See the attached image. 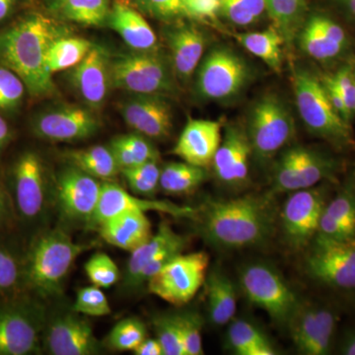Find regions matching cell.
I'll list each match as a JSON object with an SVG mask.
<instances>
[{"mask_svg": "<svg viewBox=\"0 0 355 355\" xmlns=\"http://www.w3.org/2000/svg\"><path fill=\"white\" fill-rule=\"evenodd\" d=\"M18 0H0V21H3L13 12Z\"/></svg>", "mask_w": 355, "mask_h": 355, "instance_id": "obj_57", "label": "cell"}, {"mask_svg": "<svg viewBox=\"0 0 355 355\" xmlns=\"http://www.w3.org/2000/svg\"><path fill=\"white\" fill-rule=\"evenodd\" d=\"M72 311L90 317H103L111 314L108 299L100 287L85 286L77 291Z\"/></svg>", "mask_w": 355, "mask_h": 355, "instance_id": "obj_43", "label": "cell"}, {"mask_svg": "<svg viewBox=\"0 0 355 355\" xmlns=\"http://www.w3.org/2000/svg\"><path fill=\"white\" fill-rule=\"evenodd\" d=\"M107 24L133 51L158 50L157 37L153 28L141 12L125 0H114Z\"/></svg>", "mask_w": 355, "mask_h": 355, "instance_id": "obj_26", "label": "cell"}, {"mask_svg": "<svg viewBox=\"0 0 355 355\" xmlns=\"http://www.w3.org/2000/svg\"><path fill=\"white\" fill-rule=\"evenodd\" d=\"M111 0H62L55 10L65 19L85 26L107 24Z\"/></svg>", "mask_w": 355, "mask_h": 355, "instance_id": "obj_37", "label": "cell"}, {"mask_svg": "<svg viewBox=\"0 0 355 355\" xmlns=\"http://www.w3.org/2000/svg\"><path fill=\"white\" fill-rule=\"evenodd\" d=\"M184 16L214 19L220 12V0H184Z\"/></svg>", "mask_w": 355, "mask_h": 355, "instance_id": "obj_50", "label": "cell"}, {"mask_svg": "<svg viewBox=\"0 0 355 355\" xmlns=\"http://www.w3.org/2000/svg\"><path fill=\"white\" fill-rule=\"evenodd\" d=\"M251 77L249 65L237 53L218 46L200 62L196 89L203 100L225 101L242 92Z\"/></svg>", "mask_w": 355, "mask_h": 355, "instance_id": "obj_9", "label": "cell"}, {"mask_svg": "<svg viewBox=\"0 0 355 355\" xmlns=\"http://www.w3.org/2000/svg\"><path fill=\"white\" fill-rule=\"evenodd\" d=\"M200 217L205 239L230 250L263 244L272 236L275 222L270 198L253 195L207 200Z\"/></svg>", "mask_w": 355, "mask_h": 355, "instance_id": "obj_2", "label": "cell"}, {"mask_svg": "<svg viewBox=\"0 0 355 355\" xmlns=\"http://www.w3.org/2000/svg\"><path fill=\"white\" fill-rule=\"evenodd\" d=\"M155 211L174 217H189L195 214V209L190 207L176 205L166 200H150L139 198L130 193L120 184L104 181L102 183L101 195L91 224L99 225L102 222L123 214V212Z\"/></svg>", "mask_w": 355, "mask_h": 355, "instance_id": "obj_20", "label": "cell"}, {"mask_svg": "<svg viewBox=\"0 0 355 355\" xmlns=\"http://www.w3.org/2000/svg\"><path fill=\"white\" fill-rule=\"evenodd\" d=\"M296 349L305 355H327L333 347L338 317L331 308L299 304L288 323Z\"/></svg>", "mask_w": 355, "mask_h": 355, "instance_id": "obj_14", "label": "cell"}, {"mask_svg": "<svg viewBox=\"0 0 355 355\" xmlns=\"http://www.w3.org/2000/svg\"><path fill=\"white\" fill-rule=\"evenodd\" d=\"M92 46L88 40L67 35L55 40L46 55V65L51 73L71 69L87 55Z\"/></svg>", "mask_w": 355, "mask_h": 355, "instance_id": "obj_36", "label": "cell"}, {"mask_svg": "<svg viewBox=\"0 0 355 355\" xmlns=\"http://www.w3.org/2000/svg\"><path fill=\"white\" fill-rule=\"evenodd\" d=\"M132 193L146 198H153L159 188L161 168L157 161H149L132 168L121 169Z\"/></svg>", "mask_w": 355, "mask_h": 355, "instance_id": "obj_39", "label": "cell"}, {"mask_svg": "<svg viewBox=\"0 0 355 355\" xmlns=\"http://www.w3.org/2000/svg\"><path fill=\"white\" fill-rule=\"evenodd\" d=\"M220 11L232 24L245 27L260 19L265 0H220Z\"/></svg>", "mask_w": 355, "mask_h": 355, "instance_id": "obj_40", "label": "cell"}, {"mask_svg": "<svg viewBox=\"0 0 355 355\" xmlns=\"http://www.w3.org/2000/svg\"><path fill=\"white\" fill-rule=\"evenodd\" d=\"M121 169L135 167L149 161H157L158 151L147 137L139 133L114 137L109 146Z\"/></svg>", "mask_w": 355, "mask_h": 355, "instance_id": "obj_34", "label": "cell"}, {"mask_svg": "<svg viewBox=\"0 0 355 355\" xmlns=\"http://www.w3.org/2000/svg\"><path fill=\"white\" fill-rule=\"evenodd\" d=\"M108 53L93 44L87 55L69 72V81L77 95L91 110L101 108L112 87Z\"/></svg>", "mask_w": 355, "mask_h": 355, "instance_id": "obj_21", "label": "cell"}, {"mask_svg": "<svg viewBox=\"0 0 355 355\" xmlns=\"http://www.w3.org/2000/svg\"><path fill=\"white\" fill-rule=\"evenodd\" d=\"M84 268L89 280L100 288H109L120 279L118 266L109 254L105 253H97L91 257Z\"/></svg>", "mask_w": 355, "mask_h": 355, "instance_id": "obj_42", "label": "cell"}, {"mask_svg": "<svg viewBox=\"0 0 355 355\" xmlns=\"http://www.w3.org/2000/svg\"><path fill=\"white\" fill-rule=\"evenodd\" d=\"M14 196L16 207L26 219L37 218L46 203V171L38 154L27 151L21 154L13 168Z\"/></svg>", "mask_w": 355, "mask_h": 355, "instance_id": "obj_18", "label": "cell"}, {"mask_svg": "<svg viewBox=\"0 0 355 355\" xmlns=\"http://www.w3.org/2000/svg\"><path fill=\"white\" fill-rule=\"evenodd\" d=\"M9 214V200L3 187L0 184V225L6 220Z\"/></svg>", "mask_w": 355, "mask_h": 355, "instance_id": "obj_55", "label": "cell"}, {"mask_svg": "<svg viewBox=\"0 0 355 355\" xmlns=\"http://www.w3.org/2000/svg\"><path fill=\"white\" fill-rule=\"evenodd\" d=\"M140 12L162 21H172L184 16V0H132Z\"/></svg>", "mask_w": 355, "mask_h": 355, "instance_id": "obj_47", "label": "cell"}, {"mask_svg": "<svg viewBox=\"0 0 355 355\" xmlns=\"http://www.w3.org/2000/svg\"><path fill=\"white\" fill-rule=\"evenodd\" d=\"M298 35L301 50L318 62H331L343 55L349 46L342 26L320 14L305 21Z\"/></svg>", "mask_w": 355, "mask_h": 355, "instance_id": "obj_22", "label": "cell"}, {"mask_svg": "<svg viewBox=\"0 0 355 355\" xmlns=\"http://www.w3.org/2000/svg\"><path fill=\"white\" fill-rule=\"evenodd\" d=\"M44 310L20 301L0 306V355L39 354L44 334Z\"/></svg>", "mask_w": 355, "mask_h": 355, "instance_id": "obj_12", "label": "cell"}, {"mask_svg": "<svg viewBox=\"0 0 355 355\" xmlns=\"http://www.w3.org/2000/svg\"><path fill=\"white\" fill-rule=\"evenodd\" d=\"M305 266L308 275L324 286L355 289V237L338 240L317 233Z\"/></svg>", "mask_w": 355, "mask_h": 355, "instance_id": "obj_10", "label": "cell"}, {"mask_svg": "<svg viewBox=\"0 0 355 355\" xmlns=\"http://www.w3.org/2000/svg\"><path fill=\"white\" fill-rule=\"evenodd\" d=\"M67 157L70 164L103 181H110L121 172L120 166L109 146H96L69 151Z\"/></svg>", "mask_w": 355, "mask_h": 355, "instance_id": "obj_30", "label": "cell"}, {"mask_svg": "<svg viewBox=\"0 0 355 355\" xmlns=\"http://www.w3.org/2000/svg\"><path fill=\"white\" fill-rule=\"evenodd\" d=\"M324 210L355 235V189H343Z\"/></svg>", "mask_w": 355, "mask_h": 355, "instance_id": "obj_46", "label": "cell"}, {"mask_svg": "<svg viewBox=\"0 0 355 355\" xmlns=\"http://www.w3.org/2000/svg\"><path fill=\"white\" fill-rule=\"evenodd\" d=\"M354 81H355V64H354Z\"/></svg>", "mask_w": 355, "mask_h": 355, "instance_id": "obj_60", "label": "cell"}, {"mask_svg": "<svg viewBox=\"0 0 355 355\" xmlns=\"http://www.w3.org/2000/svg\"><path fill=\"white\" fill-rule=\"evenodd\" d=\"M112 87L135 94L173 95L177 92L171 62L157 51L121 53L110 62Z\"/></svg>", "mask_w": 355, "mask_h": 355, "instance_id": "obj_5", "label": "cell"}, {"mask_svg": "<svg viewBox=\"0 0 355 355\" xmlns=\"http://www.w3.org/2000/svg\"><path fill=\"white\" fill-rule=\"evenodd\" d=\"M240 284L248 300L265 311L273 321L288 323L299 306L295 293L273 266L254 263L243 268Z\"/></svg>", "mask_w": 355, "mask_h": 355, "instance_id": "obj_7", "label": "cell"}, {"mask_svg": "<svg viewBox=\"0 0 355 355\" xmlns=\"http://www.w3.org/2000/svg\"><path fill=\"white\" fill-rule=\"evenodd\" d=\"M182 336L187 355H202V319L198 313L183 312L175 314Z\"/></svg>", "mask_w": 355, "mask_h": 355, "instance_id": "obj_44", "label": "cell"}, {"mask_svg": "<svg viewBox=\"0 0 355 355\" xmlns=\"http://www.w3.org/2000/svg\"><path fill=\"white\" fill-rule=\"evenodd\" d=\"M67 29L42 13H31L0 31V65L12 70L30 95L48 97L57 92L46 55Z\"/></svg>", "mask_w": 355, "mask_h": 355, "instance_id": "obj_1", "label": "cell"}, {"mask_svg": "<svg viewBox=\"0 0 355 355\" xmlns=\"http://www.w3.org/2000/svg\"><path fill=\"white\" fill-rule=\"evenodd\" d=\"M235 38L245 50L263 60L273 71H282L284 40L275 28L236 34Z\"/></svg>", "mask_w": 355, "mask_h": 355, "instance_id": "obj_29", "label": "cell"}, {"mask_svg": "<svg viewBox=\"0 0 355 355\" xmlns=\"http://www.w3.org/2000/svg\"><path fill=\"white\" fill-rule=\"evenodd\" d=\"M335 159L317 149L294 146L282 154L273 169L272 187L277 193L313 188L333 176Z\"/></svg>", "mask_w": 355, "mask_h": 355, "instance_id": "obj_11", "label": "cell"}, {"mask_svg": "<svg viewBox=\"0 0 355 355\" xmlns=\"http://www.w3.org/2000/svg\"><path fill=\"white\" fill-rule=\"evenodd\" d=\"M266 10L284 42L291 43L304 25L305 0H265Z\"/></svg>", "mask_w": 355, "mask_h": 355, "instance_id": "obj_35", "label": "cell"}, {"mask_svg": "<svg viewBox=\"0 0 355 355\" xmlns=\"http://www.w3.org/2000/svg\"><path fill=\"white\" fill-rule=\"evenodd\" d=\"M181 235L175 232L167 222H162L155 234H153L146 242L140 245L135 251L130 252L125 284L135 288V280L142 268L153 260L156 254L163 251L168 245L174 242Z\"/></svg>", "mask_w": 355, "mask_h": 355, "instance_id": "obj_32", "label": "cell"}, {"mask_svg": "<svg viewBox=\"0 0 355 355\" xmlns=\"http://www.w3.org/2000/svg\"><path fill=\"white\" fill-rule=\"evenodd\" d=\"M221 130L219 121L190 120L180 135L173 153L184 162L209 167L220 146Z\"/></svg>", "mask_w": 355, "mask_h": 355, "instance_id": "obj_24", "label": "cell"}, {"mask_svg": "<svg viewBox=\"0 0 355 355\" xmlns=\"http://www.w3.org/2000/svg\"><path fill=\"white\" fill-rule=\"evenodd\" d=\"M98 226L105 241L130 253L153 236L151 222L146 212H123Z\"/></svg>", "mask_w": 355, "mask_h": 355, "instance_id": "obj_27", "label": "cell"}, {"mask_svg": "<svg viewBox=\"0 0 355 355\" xmlns=\"http://www.w3.org/2000/svg\"><path fill=\"white\" fill-rule=\"evenodd\" d=\"M165 36L175 76L189 80L202 62L207 43L205 35L193 26L183 24L168 30Z\"/></svg>", "mask_w": 355, "mask_h": 355, "instance_id": "obj_25", "label": "cell"}, {"mask_svg": "<svg viewBox=\"0 0 355 355\" xmlns=\"http://www.w3.org/2000/svg\"><path fill=\"white\" fill-rule=\"evenodd\" d=\"M345 10L355 20V0H340Z\"/></svg>", "mask_w": 355, "mask_h": 355, "instance_id": "obj_58", "label": "cell"}, {"mask_svg": "<svg viewBox=\"0 0 355 355\" xmlns=\"http://www.w3.org/2000/svg\"><path fill=\"white\" fill-rule=\"evenodd\" d=\"M326 205L322 189L313 187L291 193L282 209V226L291 247L300 249L312 241Z\"/></svg>", "mask_w": 355, "mask_h": 355, "instance_id": "obj_15", "label": "cell"}, {"mask_svg": "<svg viewBox=\"0 0 355 355\" xmlns=\"http://www.w3.org/2000/svg\"><path fill=\"white\" fill-rule=\"evenodd\" d=\"M251 155L253 153L246 130L237 125H229L212 161L217 179L228 186L245 184L249 176Z\"/></svg>", "mask_w": 355, "mask_h": 355, "instance_id": "obj_23", "label": "cell"}, {"mask_svg": "<svg viewBox=\"0 0 355 355\" xmlns=\"http://www.w3.org/2000/svg\"><path fill=\"white\" fill-rule=\"evenodd\" d=\"M293 88L296 107L312 135L343 149L352 146V128L331 106L322 79L306 69H295Z\"/></svg>", "mask_w": 355, "mask_h": 355, "instance_id": "obj_4", "label": "cell"}, {"mask_svg": "<svg viewBox=\"0 0 355 355\" xmlns=\"http://www.w3.org/2000/svg\"><path fill=\"white\" fill-rule=\"evenodd\" d=\"M135 355H163L162 347L157 338H146L133 350Z\"/></svg>", "mask_w": 355, "mask_h": 355, "instance_id": "obj_53", "label": "cell"}, {"mask_svg": "<svg viewBox=\"0 0 355 355\" xmlns=\"http://www.w3.org/2000/svg\"><path fill=\"white\" fill-rule=\"evenodd\" d=\"M87 250L64 231L53 229L38 236L28 253L22 279L42 297H53L62 291L70 268Z\"/></svg>", "mask_w": 355, "mask_h": 355, "instance_id": "obj_3", "label": "cell"}, {"mask_svg": "<svg viewBox=\"0 0 355 355\" xmlns=\"http://www.w3.org/2000/svg\"><path fill=\"white\" fill-rule=\"evenodd\" d=\"M205 168L187 162H173L161 169L159 188L168 195H184L197 190L207 180Z\"/></svg>", "mask_w": 355, "mask_h": 355, "instance_id": "obj_33", "label": "cell"}, {"mask_svg": "<svg viewBox=\"0 0 355 355\" xmlns=\"http://www.w3.org/2000/svg\"><path fill=\"white\" fill-rule=\"evenodd\" d=\"M154 330L163 355H187L183 336L175 315H163L153 320Z\"/></svg>", "mask_w": 355, "mask_h": 355, "instance_id": "obj_41", "label": "cell"}, {"mask_svg": "<svg viewBox=\"0 0 355 355\" xmlns=\"http://www.w3.org/2000/svg\"><path fill=\"white\" fill-rule=\"evenodd\" d=\"M245 130L254 157L266 162L293 139L295 121L286 103L279 95L268 93L250 109Z\"/></svg>", "mask_w": 355, "mask_h": 355, "instance_id": "obj_6", "label": "cell"}, {"mask_svg": "<svg viewBox=\"0 0 355 355\" xmlns=\"http://www.w3.org/2000/svg\"><path fill=\"white\" fill-rule=\"evenodd\" d=\"M209 265L205 252L177 254L148 279V291L170 304H187L205 284Z\"/></svg>", "mask_w": 355, "mask_h": 355, "instance_id": "obj_8", "label": "cell"}, {"mask_svg": "<svg viewBox=\"0 0 355 355\" xmlns=\"http://www.w3.org/2000/svg\"><path fill=\"white\" fill-rule=\"evenodd\" d=\"M146 327L137 318L121 320L110 331L106 345L116 352H133L147 338Z\"/></svg>", "mask_w": 355, "mask_h": 355, "instance_id": "obj_38", "label": "cell"}, {"mask_svg": "<svg viewBox=\"0 0 355 355\" xmlns=\"http://www.w3.org/2000/svg\"><path fill=\"white\" fill-rule=\"evenodd\" d=\"M62 1V0H49V3H50L51 8H53L55 10Z\"/></svg>", "mask_w": 355, "mask_h": 355, "instance_id": "obj_59", "label": "cell"}, {"mask_svg": "<svg viewBox=\"0 0 355 355\" xmlns=\"http://www.w3.org/2000/svg\"><path fill=\"white\" fill-rule=\"evenodd\" d=\"M101 123L91 110L60 106L38 114L32 130L40 139L70 142L87 139L99 132Z\"/></svg>", "mask_w": 355, "mask_h": 355, "instance_id": "obj_16", "label": "cell"}, {"mask_svg": "<svg viewBox=\"0 0 355 355\" xmlns=\"http://www.w3.org/2000/svg\"><path fill=\"white\" fill-rule=\"evenodd\" d=\"M318 234L326 236L331 239H347L355 237L354 233L350 232L343 223L327 214L324 209L323 214L320 217L319 225H318Z\"/></svg>", "mask_w": 355, "mask_h": 355, "instance_id": "obj_51", "label": "cell"}, {"mask_svg": "<svg viewBox=\"0 0 355 355\" xmlns=\"http://www.w3.org/2000/svg\"><path fill=\"white\" fill-rule=\"evenodd\" d=\"M210 322L216 326L230 324L237 311L235 286L220 270H212L205 279Z\"/></svg>", "mask_w": 355, "mask_h": 355, "instance_id": "obj_28", "label": "cell"}, {"mask_svg": "<svg viewBox=\"0 0 355 355\" xmlns=\"http://www.w3.org/2000/svg\"><path fill=\"white\" fill-rule=\"evenodd\" d=\"M23 277L19 263L13 254L0 247V293L13 291Z\"/></svg>", "mask_w": 355, "mask_h": 355, "instance_id": "obj_48", "label": "cell"}, {"mask_svg": "<svg viewBox=\"0 0 355 355\" xmlns=\"http://www.w3.org/2000/svg\"><path fill=\"white\" fill-rule=\"evenodd\" d=\"M102 183L71 164L60 170L55 181V198L62 218L71 223L91 225Z\"/></svg>", "mask_w": 355, "mask_h": 355, "instance_id": "obj_13", "label": "cell"}, {"mask_svg": "<svg viewBox=\"0 0 355 355\" xmlns=\"http://www.w3.org/2000/svg\"><path fill=\"white\" fill-rule=\"evenodd\" d=\"M166 96L135 94L121 103L123 121L135 132L147 139H164L171 135L173 114Z\"/></svg>", "mask_w": 355, "mask_h": 355, "instance_id": "obj_19", "label": "cell"}, {"mask_svg": "<svg viewBox=\"0 0 355 355\" xmlns=\"http://www.w3.org/2000/svg\"><path fill=\"white\" fill-rule=\"evenodd\" d=\"M321 79L324 88H326L327 94H328L331 106L336 110V113L342 116L343 120L350 123V121H352V116H350L349 109H347L345 99H343L336 84L331 80V76H324L322 77Z\"/></svg>", "mask_w": 355, "mask_h": 355, "instance_id": "obj_52", "label": "cell"}, {"mask_svg": "<svg viewBox=\"0 0 355 355\" xmlns=\"http://www.w3.org/2000/svg\"><path fill=\"white\" fill-rule=\"evenodd\" d=\"M331 80L336 84L347 109L350 116L354 119L355 116V81L354 76V65L347 64L340 67L334 76H331Z\"/></svg>", "mask_w": 355, "mask_h": 355, "instance_id": "obj_49", "label": "cell"}, {"mask_svg": "<svg viewBox=\"0 0 355 355\" xmlns=\"http://www.w3.org/2000/svg\"><path fill=\"white\" fill-rule=\"evenodd\" d=\"M25 84L12 70L0 65V110L10 111L22 102Z\"/></svg>", "mask_w": 355, "mask_h": 355, "instance_id": "obj_45", "label": "cell"}, {"mask_svg": "<svg viewBox=\"0 0 355 355\" xmlns=\"http://www.w3.org/2000/svg\"><path fill=\"white\" fill-rule=\"evenodd\" d=\"M44 340L49 354L53 355L101 354V345L92 326L74 311L51 319Z\"/></svg>", "mask_w": 355, "mask_h": 355, "instance_id": "obj_17", "label": "cell"}, {"mask_svg": "<svg viewBox=\"0 0 355 355\" xmlns=\"http://www.w3.org/2000/svg\"><path fill=\"white\" fill-rule=\"evenodd\" d=\"M338 352L343 355H355V330L343 334L338 343Z\"/></svg>", "mask_w": 355, "mask_h": 355, "instance_id": "obj_54", "label": "cell"}, {"mask_svg": "<svg viewBox=\"0 0 355 355\" xmlns=\"http://www.w3.org/2000/svg\"><path fill=\"white\" fill-rule=\"evenodd\" d=\"M229 347L238 355H275L265 334L246 320H233L227 331Z\"/></svg>", "mask_w": 355, "mask_h": 355, "instance_id": "obj_31", "label": "cell"}, {"mask_svg": "<svg viewBox=\"0 0 355 355\" xmlns=\"http://www.w3.org/2000/svg\"><path fill=\"white\" fill-rule=\"evenodd\" d=\"M10 139V130L4 119L0 116V156Z\"/></svg>", "mask_w": 355, "mask_h": 355, "instance_id": "obj_56", "label": "cell"}]
</instances>
